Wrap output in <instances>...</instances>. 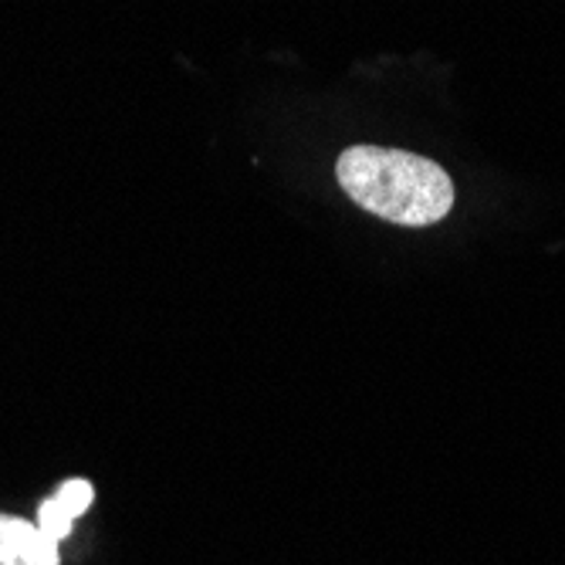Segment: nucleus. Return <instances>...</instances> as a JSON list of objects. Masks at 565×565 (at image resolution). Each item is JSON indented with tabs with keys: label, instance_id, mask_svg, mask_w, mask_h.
<instances>
[{
	"label": "nucleus",
	"instance_id": "3",
	"mask_svg": "<svg viewBox=\"0 0 565 565\" xmlns=\"http://www.w3.org/2000/svg\"><path fill=\"white\" fill-rule=\"evenodd\" d=\"M92 501H95L92 481H85V478L65 481L47 501H41V508H38V529H41L44 535H51L55 542L68 539L75 519L85 515V511L92 508Z\"/></svg>",
	"mask_w": 565,
	"mask_h": 565
},
{
	"label": "nucleus",
	"instance_id": "2",
	"mask_svg": "<svg viewBox=\"0 0 565 565\" xmlns=\"http://www.w3.org/2000/svg\"><path fill=\"white\" fill-rule=\"evenodd\" d=\"M58 542L38 525L0 515V565H58Z\"/></svg>",
	"mask_w": 565,
	"mask_h": 565
},
{
	"label": "nucleus",
	"instance_id": "1",
	"mask_svg": "<svg viewBox=\"0 0 565 565\" xmlns=\"http://www.w3.org/2000/svg\"><path fill=\"white\" fill-rule=\"evenodd\" d=\"M335 177L352 203L399 227H430L454 207L444 167L406 149L352 146L339 157Z\"/></svg>",
	"mask_w": 565,
	"mask_h": 565
}]
</instances>
